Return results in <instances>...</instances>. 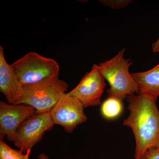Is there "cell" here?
Returning a JSON list of instances; mask_svg holds the SVG:
<instances>
[{
	"label": "cell",
	"instance_id": "1",
	"mask_svg": "<svg viewBox=\"0 0 159 159\" xmlns=\"http://www.w3.org/2000/svg\"><path fill=\"white\" fill-rule=\"evenodd\" d=\"M130 113L123 125L130 127L136 141L134 159H141L148 149L159 145V111L157 100L139 93L126 97Z\"/></svg>",
	"mask_w": 159,
	"mask_h": 159
},
{
	"label": "cell",
	"instance_id": "2",
	"mask_svg": "<svg viewBox=\"0 0 159 159\" xmlns=\"http://www.w3.org/2000/svg\"><path fill=\"white\" fill-rule=\"evenodd\" d=\"M125 50L122 49L111 59L97 65L100 74L110 86L107 91L109 97L122 101L129 95L139 93L138 84L129 72L133 61L124 57Z\"/></svg>",
	"mask_w": 159,
	"mask_h": 159
},
{
	"label": "cell",
	"instance_id": "3",
	"mask_svg": "<svg viewBox=\"0 0 159 159\" xmlns=\"http://www.w3.org/2000/svg\"><path fill=\"white\" fill-rule=\"evenodd\" d=\"M23 86L22 95L14 104L30 106L36 113L51 111L69 86L67 83L59 79V76Z\"/></svg>",
	"mask_w": 159,
	"mask_h": 159
},
{
	"label": "cell",
	"instance_id": "4",
	"mask_svg": "<svg viewBox=\"0 0 159 159\" xmlns=\"http://www.w3.org/2000/svg\"><path fill=\"white\" fill-rule=\"evenodd\" d=\"M11 68L23 85L33 84L59 76L58 63L52 58L30 52L14 61Z\"/></svg>",
	"mask_w": 159,
	"mask_h": 159
},
{
	"label": "cell",
	"instance_id": "5",
	"mask_svg": "<svg viewBox=\"0 0 159 159\" xmlns=\"http://www.w3.org/2000/svg\"><path fill=\"white\" fill-rule=\"evenodd\" d=\"M54 124L51 111L36 113L26 119L20 125L16 133L14 145L25 154L39 142L46 131Z\"/></svg>",
	"mask_w": 159,
	"mask_h": 159
},
{
	"label": "cell",
	"instance_id": "6",
	"mask_svg": "<svg viewBox=\"0 0 159 159\" xmlns=\"http://www.w3.org/2000/svg\"><path fill=\"white\" fill-rule=\"evenodd\" d=\"M84 108L78 99L66 93L51 110V118L54 125H61L71 133L77 125L86 121Z\"/></svg>",
	"mask_w": 159,
	"mask_h": 159
},
{
	"label": "cell",
	"instance_id": "7",
	"mask_svg": "<svg viewBox=\"0 0 159 159\" xmlns=\"http://www.w3.org/2000/svg\"><path fill=\"white\" fill-rule=\"evenodd\" d=\"M105 80L97 65H94L79 84L68 93L78 99L84 108L100 105V98L106 85Z\"/></svg>",
	"mask_w": 159,
	"mask_h": 159
},
{
	"label": "cell",
	"instance_id": "8",
	"mask_svg": "<svg viewBox=\"0 0 159 159\" xmlns=\"http://www.w3.org/2000/svg\"><path fill=\"white\" fill-rule=\"evenodd\" d=\"M36 112L34 107L25 104H7L0 101L1 140L6 136L8 141L14 142L18 129L26 119Z\"/></svg>",
	"mask_w": 159,
	"mask_h": 159
},
{
	"label": "cell",
	"instance_id": "9",
	"mask_svg": "<svg viewBox=\"0 0 159 159\" xmlns=\"http://www.w3.org/2000/svg\"><path fill=\"white\" fill-rule=\"evenodd\" d=\"M0 91L9 104H14L23 93V86L6 61L4 48L0 46Z\"/></svg>",
	"mask_w": 159,
	"mask_h": 159
},
{
	"label": "cell",
	"instance_id": "10",
	"mask_svg": "<svg viewBox=\"0 0 159 159\" xmlns=\"http://www.w3.org/2000/svg\"><path fill=\"white\" fill-rule=\"evenodd\" d=\"M131 75L138 84L139 93L149 95L157 100L159 97V63L150 70L132 73Z\"/></svg>",
	"mask_w": 159,
	"mask_h": 159
},
{
	"label": "cell",
	"instance_id": "11",
	"mask_svg": "<svg viewBox=\"0 0 159 159\" xmlns=\"http://www.w3.org/2000/svg\"><path fill=\"white\" fill-rule=\"evenodd\" d=\"M122 100L116 98L109 97L101 106V111L103 116L107 119L116 118L122 112Z\"/></svg>",
	"mask_w": 159,
	"mask_h": 159
},
{
	"label": "cell",
	"instance_id": "12",
	"mask_svg": "<svg viewBox=\"0 0 159 159\" xmlns=\"http://www.w3.org/2000/svg\"><path fill=\"white\" fill-rule=\"evenodd\" d=\"M24 154L20 150L13 149L3 140H0V159H23Z\"/></svg>",
	"mask_w": 159,
	"mask_h": 159
},
{
	"label": "cell",
	"instance_id": "13",
	"mask_svg": "<svg viewBox=\"0 0 159 159\" xmlns=\"http://www.w3.org/2000/svg\"><path fill=\"white\" fill-rule=\"evenodd\" d=\"M104 6L112 9H121L128 6L132 1L131 0H101L99 1Z\"/></svg>",
	"mask_w": 159,
	"mask_h": 159
},
{
	"label": "cell",
	"instance_id": "14",
	"mask_svg": "<svg viewBox=\"0 0 159 159\" xmlns=\"http://www.w3.org/2000/svg\"><path fill=\"white\" fill-rule=\"evenodd\" d=\"M141 159H159V145L148 149Z\"/></svg>",
	"mask_w": 159,
	"mask_h": 159
},
{
	"label": "cell",
	"instance_id": "15",
	"mask_svg": "<svg viewBox=\"0 0 159 159\" xmlns=\"http://www.w3.org/2000/svg\"><path fill=\"white\" fill-rule=\"evenodd\" d=\"M152 50L154 53L159 52V36L158 39L155 42L153 43L152 45Z\"/></svg>",
	"mask_w": 159,
	"mask_h": 159
},
{
	"label": "cell",
	"instance_id": "16",
	"mask_svg": "<svg viewBox=\"0 0 159 159\" xmlns=\"http://www.w3.org/2000/svg\"><path fill=\"white\" fill-rule=\"evenodd\" d=\"M31 151V150H29L27 153L24 154V156H23V159H29V155H30ZM39 157L40 159H48V157L43 154L40 155Z\"/></svg>",
	"mask_w": 159,
	"mask_h": 159
}]
</instances>
